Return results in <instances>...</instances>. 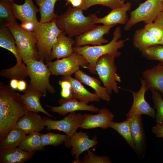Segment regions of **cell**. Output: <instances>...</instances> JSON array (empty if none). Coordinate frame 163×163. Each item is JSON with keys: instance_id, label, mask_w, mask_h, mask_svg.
<instances>
[{"instance_id": "7a4b0ae2", "label": "cell", "mask_w": 163, "mask_h": 163, "mask_svg": "<svg viewBox=\"0 0 163 163\" xmlns=\"http://www.w3.org/2000/svg\"><path fill=\"white\" fill-rule=\"evenodd\" d=\"M121 36V28L117 27L114 30L112 40L107 44L93 46H75L73 47V50L74 52L82 55L87 60L88 63L87 69L90 72L97 74L95 66L97 61L100 57L106 54L115 58L121 55V52L118 51V49L123 48L125 42L129 40V38L125 40L119 39Z\"/></svg>"}, {"instance_id": "ac0fdd59", "label": "cell", "mask_w": 163, "mask_h": 163, "mask_svg": "<svg viewBox=\"0 0 163 163\" xmlns=\"http://www.w3.org/2000/svg\"><path fill=\"white\" fill-rule=\"evenodd\" d=\"M131 2H127L122 6L112 9L110 12L102 18L93 14L94 22L105 25L125 24L129 19L127 12L131 9Z\"/></svg>"}, {"instance_id": "9a60e30c", "label": "cell", "mask_w": 163, "mask_h": 163, "mask_svg": "<svg viewBox=\"0 0 163 163\" xmlns=\"http://www.w3.org/2000/svg\"><path fill=\"white\" fill-rule=\"evenodd\" d=\"M78 100L72 94L68 97H62L59 100V103L60 106L58 107L47 106V107L50 108V111L63 116L69 113L76 111L87 110L97 112L100 110V108L93 105H88Z\"/></svg>"}, {"instance_id": "30bf717a", "label": "cell", "mask_w": 163, "mask_h": 163, "mask_svg": "<svg viewBox=\"0 0 163 163\" xmlns=\"http://www.w3.org/2000/svg\"><path fill=\"white\" fill-rule=\"evenodd\" d=\"M46 130H56L65 133L69 137L73 135L82 124L83 120V115L76 113L75 111L70 113L63 119L53 120L44 117Z\"/></svg>"}, {"instance_id": "60d3db41", "label": "cell", "mask_w": 163, "mask_h": 163, "mask_svg": "<svg viewBox=\"0 0 163 163\" xmlns=\"http://www.w3.org/2000/svg\"><path fill=\"white\" fill-rule=\"evenodd\" d=\"M154 23L163 27V12H161L154 21Z\"/></svg>"}, {"instance_id": "52a82bcc", "label": "cell", "mask_w": 163, "mask_h": 163, "mask_svg": "<svg viewBox=\"0 0 163 163\" xmlns=\"http://www.w3.org/2000/svg\"><path fill=\"white\" fill-rule=\"evenodd\" d=\"M30 78V85L34 89L46 96L47 92L54 94L55 89L51 85L49 78L51 73L48 66L42 59H31L25 63Z\"/></svg>"}, {"instance_id": "f1b7e54d", "label": "cell", "mask_w": 163, "mask_h": 163, "mask_svg": "<svg viewBox=\"0 0 163 163\" xmlns=\"http://www.w3.org/2000/svg\"><path fill=\"white\" fill-rule=\"evenodd\" d=\"M34 0L39 8L40 16V22H49L57 17V14L54 12V7L57 0Z\"/></svg>"}, {"instance_id": "bcb514c9", "label": "cell", "mask_w": 163, "mask_h": 163, "mask_svg": "<svg viewBox=\"0 0 163 163\" xmlns=\"http://www.w3.org/2000/svg\"><path fill=\"white\" fill-rule=\"evenodd\" d=\"M82 2V0H72L70 3L73 7L78 8L81 5Z\"/></svg>"}, {"instance_id": "5b68a950", "label": "cell", "mask_w": 163, "mask_h": 163, "mask_svg": "<svg viewBox=\"0 0 163 163\" xmlns=\"http://www.w3.org/2000/svg\"><path fill=\"white\" fill-rule=\"evenodd\" d=\"M12 34L17 49L23 62L26 63L31 59L39 60L37 47V40L34 32L22 28L16 21L6 26Z\"/></svg>"}, {"instance_id": "f35d334b", "label": "cell", "mask_w": 163, "mask_h": 163, "mask_svg": "<svg viewBox=\"0 0 163 163\" xmlns=\"http://www.w3.org/2000/svg\"><path fill=\"white\" fill-rule=\"evenodd\" d=\"M152 132L157 137L163 138V123H156V124L152 127Z\"/></svg>"}, {"instance_id": "d6a6232c", "label": "cell", "mask_w": 163, "mask_h": 163, "mask_svg": "<svg viewBox=\"0 0 163 163\" xmlns=\"http://www.w3.org/2000/svg\"><path fill=\"white\" fill-rule=\"evenodd\" d=\"M125 0H82L81 5L78 7L83 11L97 5H101L113 9L123 5Z\"/></svg>"}, {"instance_id": "ba28073f", "label": "cell", "mask_w": 163, "mask_h": 163, "mask_svg": "<svg viewBox=\"0 0 163 163\" xmlns=\"http://www.w3.org/2000/svg\"><path fill=\"white\" fill-rule=\"evenodd\" d=\"M53 75H61L64 76H71L79 71L80 67L87 68L88 63L86 59L81 54L74 52L69 56L57 59L53 62H46Z\"/></svg>"}, {"instance_id": "ffe728a7", "label": "cell", "mask_w": 163, "mask_h": 163, "mask_svg": "<svg viewBox=\"0 0 163 163\" xmlns=\"http://www.w3.org/2000/svg\"><path fill=\"white\" fill-rule=\"evenodd\" d=\"M148 90L153 88L158 91L163 98V64L159 63L142 72Z\"/></svg>"}, {"instance_id": "603a6c76", "label": "cell", "mask_w": 163, "mask_h": 163, "mask_svg": "<svg viewBox=\"0 0 163 163\" xmlns=\"http://www.w3.org/2000/svg\"><path fill=\"white\" fill-rule=\"evenodd\" d=\"M61 80H66L69 82L71 85V90L72 94L79 101L88 104L90 102H99L100 98L96 94L89 92L76 78L71 76H63Z\"/></svg>"}, {"instance_id": "5bb4252c", "label": "cell", "mask_w": 163, "mask_h": 163, "mask_svg": "<svg viewBox=\"0 0 163 163\" xmlns=\"http://www.w3.org/2000/svg\"><path fill=\"white\" fill-rule=\"evenodd\" d=\"M129 119L131 134L136 149V154L139 159L143 158L146 150V138L141 115H135Z\"/></svg>"}, {"instance_id": "cb8c5ba5", "label": "cell", "mask_w": 163, "mask_h": 163, "mask_svg": "<svg viewBox=\"0 0 163 163\" xmlns=\"http://www.w3.org/2000/svg\"><path fill=\"white\" fill-rule=\"evenodd\" d=\"M35 153L27 152L18 147L0 149V163H23L30 159Z\"/></svg>"}, {"instance_id": "2e32d148", "label": "cell", "mask_w": 163, "mask_h": 163, "mask_svg": "<svg viewBox=\"0 0 163 163\" xmlns=\"http://www.w3.org/2000/svg\"><path fill=\"white\" fill-rule=\"evenodd\" d=\"M96 114H85L83 115V121L80 127L85 129L101 128L105 129L108 128L109 123L113 121L114 115L108 109L103 107Z\"/></svg>"}, {"instance_id": "74e56055", "label": "cell", "mask_w": 163, "mask_h": 163, "mask_svg": "<svg viewBox=\"0 0 163 163\" xmlns=\"http://www.w3.org/2000/svg\"><path fill=\"white\" fill-rule=\"evenodd\" d=\"M144 28L160 40L163 36V27L154 22L146 24Z\"/></svg>"}, {"instance_id": "f6af8a7d", "label": "cell", "mask_w": 163, "mask_h": 163, "mask_svg": "<svg viewBox=\"0 0 163 163\" xmlns=\"http://www.w3.org/2000/svg\"><path fill=\"white\" fill-rule=\"evenodd\" d=\"M19 81L16 79H12L10 82V86L13 89H18Z\"/></svg>"}, {"instance_id": "ee69618b", "label": "cell", "mask_w": 163, "mask_h": 163, "mask_svg": "<svg viewBox=\"0 0 163 163\" xmlns=\"http://www.w3.org/2000/svg\"><path fill=\"white\" fill-rule=\"evenodd\" d=\"M26 82L23 80L19 81L18 83V89L20 91H22L26 89Z\"/></svg>"}, {"instance_id": "f546056e", "label": "cell", "mask_w": 163, "mask_h": 163, "mask_svg": "<svg viewBox=\"0 0 163 163\" xmlns=\"http://www.w3.org/2000/svg\"><path fill=\"white\" fill-rule=\"evenodd\" d=\"M0 46L11 52L16 59L21 57L15 43L14 37L7 27L0 28Z\"/></svg>"}, {"instance_id": "484cf974", "label": "cell", "mask_w": 163, "mask_h": 163, "mask_svg": "<svg viewBox=\"0 0 163 163\" xmlns=\"http://www.w3.org/2000/svg\"><path fill=\"white\" fill-rule=\"evenodd\" d=\"M160 40L152 35L144 28L137 30L133 38V45L140 51L159 44Z\"/></svg>"}, {"instance_id": "83f0119b", "label": "cell", "mask_w": 163, "mask_h": 163, "mask_svg": "<svg viewBox=\"0 0 163 163\" xmlns=\"http://www.w3.org/2000/svg\"><path fill=\"white\" fill-rule=\"evenodd\" d=\"M109 128L117 131L125 139L128 145L136 152V149L132 138L130 120L129 118L120 122H116L113 120L108 125Z\"/></svg>"}, {"instance_id": "7bdbcfd3", "label": "cell", "mask_w": 163, "mask_h": 163, "mask_svg": "<svg viewBox=\"0 0 163 163\" xmlns=\"http://www.w3.org/2000/svg\"><path fill=\"white\" fill-rule=\"evenodd\" d=\"M59 84L61 88H69L71 89V85L70 83L67 81L60 80L59 82Z\"/></svg>"}, {"instance_id": "8992f818", "label": "cell", "mask_w": 163, "mask_h": 163, "mask_svg": "<svg viewBox=\"0 0 163 163\" xmlns=\"http://www.w3.org/2000/svg\"><path fill=\"white\" fill-rule=\"evenodd\" d=\"M115 58L108 54L104 55L98 59L95 66L97 74L110 95L113 91L116 94L119 93L118 82H121V77L117 73Z\"/></svg>"}, {"instance_id": "7c38bea8", "label": "cell", "mask_w": 163, "mask_h": 163, "mask_svg": "<svg viewBox=\"0 0 163 163\" xmlns=\"http://www.w3.org/2000/svg\"><path fill=\"white\" fill-rule=\"evenodd\" d=\"M141 87L137 92L129 90L132 94L133 102L131 108L126 114L127 117L135 115L145 114L155 119L156 111L146 101L145 94L148 91L145 80L140 79Z\"/></svg>"}, {"instance_id": "c3c4849f", "label": "cell", "mask_w": 163, "mask_h": 163, "mask_svg": "<svg viewBox=\"0 0 163 163\" xmlns=\"http://www.w3.org/2000/svg\"><path fill=\"white\" fill-rule=\"evenodd\" d=\"M7 0V1H9L10 2H11L14 1V0Z\"/></svg>"}, {"instance_id": "3957f363", "label": "cell", "mask_w": 163, "mask_h": 163, "mask_svg": "<svg viewBox=\"0 0 163 163\" xmlns=\"http://www.w3.org/2000/svg\"><path fill=\"white\" fill-rule=\"evenodd\" d=\"M83 11L78 8L69 7L65 13L56 17L57 27L71 38L96 27L93 14L85 16L83 14Z\"/></svg>"}, {"instance_id": "d4e9b609", "label": "cell", "mask_w": 163, "mask_h": 163, "mask_svg": "<svg viewBox=\"0 0 163 163\" xmlns=\"http://www.w3.org/2000/svg\"><path fill=\"white\" fill-rule=\"evenodd\" d=\"M75 76L81 82L92 88L95 94L100 99L107 101H110V95L106 88L101 85V82L98 79L91 76L80 70L75 74Z\"/></svg>"}, {"instance_id": "7dc6e473", "label": "cell", "mask_w": 163, "mask_h": 163, "mask_svg": "<svg viewBox=\"0 0 163 163\" xmlns=\"http://www.w3.org/2000/svg\"><path fill=\"white\" fill-rule=\"evenodd\" d=\"M159 44L163 45V36L160 40Z\"/></svg>"}, {"instance_id": "8fae6325", "label": "cell", "mask_w": 163, "mask_h": 163, "mask_svg": "<svg viewBox=\"0 0 163 163\" xmlns=\"http://www.w3.org/2000/svg\"><path fill=\"white\" fill-rule=\"evenodd\" d=\"M88 134L87 133L82 131L76 132L64 142L66 147L72 148L71 153L75 159L72 163H80L81 154L98 144L96 136H94L93 138L91 139Z\"/></svg>"}, {"instance_id": "681fc988", "label": "cell", "mask_w": 163, "mask_h": 163, "mask_svg": "<svg viewBox=\"0 0 163 163\" xmlns=\"http://www.w3.org/2000/svg\"><path fill=\"white\" fill-rule=\"evenodd\" d=\"M66 1H67L68 2H71L72 0H66Z\"/></svg>"}, {"instance_id": "4dcf8cb0", "label": "cell", "mask_w": 163, "mask_h": 163, "mask_svg": "<svg viewBox=\"0 0 163 163\" xmlns=\"http://www.w3.org/2000/svg\"><path fill=\"white\" fill-rule=\"evenodd\" d=\"M26 134L20 129L15 127L11 130L1 141L0 149H7L18 146Z\"/></svg>"}, {"instance_id": "6da1fadb", "label": "cell", "mask_w": 163, "mask_h": 163, "mask_svg": "<svg viewBox=\"0 0 163 163\" xmlns=\"http://www.w3.org/2000/svg\"><path fill=\"white\" fill-rule=\"evenodd\" d=\"M28 111L20 94L0 82V142L15 127L19 119Z\"/></svg>"}, {"instance_id": "4fadbf2b", "label": "cell", "mask_w": 163, "mask_h": 163, "mask_svg": "<svg viewBox=\"0 0 163 163\" xmlns=\"http://www.w3.org/2000/svg\"><path fill=\"white\" fill-rule=\"evenodd\" d=\"M116 25L97 26L86 32L75 36V46H82L92 44L100 45L107 43L109 40L104 38V36L108 34L110 29Z\"/></svg>"}, {"instance_id": "9c48e42d", "label": "cell", "mask_w": 163, "mask_h": 163, "mask_svg": "<svg viewBox=\"0 0 163 163\" xmlns=\"http://www.w3.org/2000/svg\"><path fill=\"white\" fill-rule=\"evenodd\" d=\"M162 9V0H147L130 12V17L125 24V30H129L134 25L141 21L146 24L153 22Z\"/></svg>"}, {"instance_id": "44dd1931", "label": "cell", "mask_w": 163, "mask_h": 163, "mask_svg": "<svg viewBox=\"0 0 163 163\" xmlns=\"http://www.w3.org/2000/svg\"><path fill=\"white\" fill-rule=\"evenodd\" d=\"M66 35L63 31L59 34L57 42L51 52V60L68 57L74 52L72 46L75 44V40Z\"/></svg>"}, {"instance_id": "f907efd6", "label": "cell", "mask_w": 163, "mask_h": 163, "mask_svg": "<svg viewBox=\"0 0 163 163\" xmlns=\"http://www.w3.org/2000/svg\"><path fill=\"white\" fill-rule=\"evenodd\" d=\"M161 12H163V0H162V9Z\"/></svg>"}, {"instance_id": "d590c367", "label": "cell", "mask_w": 163, "mask_h": 163, "mask_svg": "<svg viewBox=\"0 0 163 163\" xmlns=\"http://www.w3.org/2000/svg\"><path fill=\"white\" fill-rule=\"evenodd\" d=\"M142 56L146 59L159 61L163 64V45H156L142 51Z\"/></svg>"}, {"instance_id": "d6986e66", "label": "cell", "mask_w": 163, "mask_h": 163, "mask_svg": "<svg viewBox=\"0 0 163 163\" xmlns=\"http://www.w3.org/2000/svg\"><path fill=\"white\" fill-rule=\"evenodd\" d=\"M24 3L18 5L13 2H10L11 6L15 18L21 22H31L37 24L38 21L36 14L39 9L35 5L33 0H24Z\"/></svg>"}, {"instance_id": "8d00e7d4", "label": "cell", "mask_w": 163, "mask_h": 163, "mask_svg": "<svg viewBox=\"0 0 163 163\" xmlns=\"http://www.w3.org/2000/svg\"><path fill=\"white\" fill-rule=\"evenodd\" d=\"M87 153L85 154L80 163H111V162L107 156H98L90 151L87 150Z\"/></svg>"}, {"instance_id": "1f68e13d", "label": "cell", "mask_w": 163, "mask_h": 163, "mask_svg": "<svg viewBox=\"0 0 163 163\" xmlns=\"http://www.w3.org/2000/svg\"><path fill=\"white\" fill-rule=\"evenodd\" d=\"M12 10L10 2L0 0V20L1 27H6L10 23L16 21Z\"/></svg>"}, {"instance_id": "836d02e7", "label": "cell", "mask_w": 163, "mask_h": 163, "mask_svg": "<svg viewBox=\"0 0 163 163\" xmlns=\"http://www.w3.org/2000/svg\"><path fill=\"white\" fill-rule=\"evenodd\" d=\"M40 136L42 144L44 147L48 145H59L69 138L66 134L55 133L50 132L46 134H40Z\"/></svg>"}, {"instance_id": "7402d4cb", "label": "cell", "mask_w": 163, "mask_h": 163, "mask_svg": "<svg viewBox=\"0 0 163 163\" xmlns=\"http://www.w3.org/2000/svg\"><path fill=\"white\" fill-rule=\"evenodd\" d=\"M20 95L28 111L37 113L41 112L50 117H54L45 110L41 104L40 99L41 97L44 96L43 94L34 89L30 85L26 89L24 94Z\"/></svg>"}, {"instance_id": "e575fe53", "label": "cell", "mask_w": 163, "mask_h": 163, "mask_svg": "<svg viewBox=\"0 0 163 163\" xmlns=\"http://www.w3.org/2000/svg\"><path fill=\"white\" fill-rule=\"evenodd\" d=\"M154 107L156 110L155 119L156 123H163V98L160 93L156 90L151 88Z\"/></svg>"}, {"instance_id": "ab89813d", "label": "cell", "mask_w": 163, "mask_h": 163, "mask_svg": "<svg viewBox=\"0 0 163 163\" xmlns=\"http://www.w3.org/2000/svg\"><path fill=\"white\" fill-rule=\"evenodd\" d=\"M36 24L31 22H21L20 25L24 30L29 32H34Z\"/></svg>"}, {"instance_id": "b9f144b4", "label": "cell", "mask_w": 163, "mask_h": 163, "mask_svg": "<svg viewBox=\"0 0 163 163\" xmlns=\"http://www.w3.org/2000/svg\"><path fill=\"white\" fill-rule=\"evenodd\" d=\"M71 89L69 88H62L61 95L62 98H66L69 97L72 94Z\"/></svg>"}, {"instance_id": "277c9868", "label": "cell", "mask_w": 163, "mask_h": 163, "mask_svg": "<svg viewBox=\"0 0 163 163\" xmlns=\"http://www.w3.org/2000/svg\"><path fill=\"white\" fill-rule=\"evenodd\" d=\"M56 18L49 22H38L34 32L37 39L39 59L46 62L51 61L50 53L52 49L57 42L59 34L63 31L57 27Z\"/></svg>"}, {"instance_id": "4316f807", "label": "cell", "mask_w": 163, "mask_h": 163, "mask_svg": "<svg viewBox=\"0 0 163 163\" xmlns=\"http://www.w3.org/2000/svg\"><path fill=\"white\" fill-rule=\"evenodd\" d=\"M18 148L30 152L45 150L42 145L40 134L34 132L26 135L20 142Z\"/></svg>"}, {"instance_id": "e0dca14e", "label": "cell", "mask_w": 163, "mask_h": 163, "mask_svg": "<svg viewBox=\"0 0 163 163\" xmlns=\"http://www.w3.org/2000/svg\"><path fill=\"white\" fill-rule=\"evenodd\" d=\"M38 113L29 111L19 119L15 127L26 134L41 132L44 129L46 125L44 119Z\"/></svg>"}]
</instances>
